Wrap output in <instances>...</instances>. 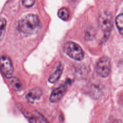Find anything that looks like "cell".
Returning a JSON list of instances; mask_svg holds the SVG:
<instances>
[{"instance_id": "cell-3", "label": "cell", "mask_w": 123, "mask_h": 123, "mask_svg": "<svg viewBox=\"0 0 123 123\" xmlns=\"http://www.w3.org/2000/svg\"><path fill=\"white\" fill-rule=\"evenodd\" d=\"M96 72L101 77H107L110 74L111 70V61L106 56L101 57L98 61L96 66Z\"/></svg>"}, {"instance_id": "cell-9", "label": "cell", "mask_w": 123, "mask_h": 123, "mask_svg": "<svg viewBox=\"0 0 123 123\" xmlns=\"http://www.w3.org/2000/svg\"><path fill=\"white\" fill-rule=\"evenodd\" d=\"M9 82L12 88L16 91H20L23 88L22 84L20 80L16 77L12 76L9 78Z\"/></svg>"}, {"instance_id": "cell-10", "label": "cell", "mask_w": 123, "mask_h": 123, "mask_svg": "<svg viewBox=\"0 0 123 123\" xmlns=\"http://www.w3.org/2000/svg\"><path fill=\"white\" fill-rule=\"evenodd\" d=\"M6 24V20L4 18H0V41L3 39L4 37Z\"/></svg>"}, {"instance_id": "cell-12", "label": "cell", "mask_w": 123, "mask_h": 123, "mask_svg": "<svg viewBox=\"0 0 123 123\" xmlns=\"http://www.w3.org/2000/svg\"><path fill=\"white\" fill-rule=\"evenodd\" d=\"M58 15L59 18L63 20H67L69 17V12L68 10L65 8L60 9L58 12Z\"/></svg>"}, {"instance_id": "cell-1", "label": "cell", "mask_w": 123, "mask_h": 123, "mask_svg": "<svg viewBox=\"0 0 123 123\" xmlns=\"http://www.w3.org/2000/svg\"><path fill=\"white\" fill-rule=\"evenodd\" d=\"M18 27L20 31L25 34H33L38 30L40 21L36 15L27 14L19 21Z\"/></svg>"}, {"instance_id": "cell-8", "label": "cell", "mask_w": 123, "mask_h": 123, "mask_svg": "<svg viewBox=\"0 0 123 123\" xmlns=\"http://www.w3.org/2000/svg\"><path fill=\"white\" fill-rule=\"evenodd\" d=\"M63 71V66L62 64L60 63L56 70L54 72H53L49 77V82L50 83H54L56 82L60 77Z\"/></svg>"}, {"instance_id": "cell-5", "label": "cell", "mask_w": 123, "mask_h": 123, "mask_svg": "<svg viewBox=\"0 0 123 123\" xmlns=\"http://www.w3.org/2000/svg\"><path fill=\"white\" fill-rule=\"evenodd\" d=\"M98 23L100 27L103 31L107 33L111 31L112 27L111 15L106 13H103L99 17Z\"/></svg>"}, {"instance_id": "cell-2", "label": "cell", "mask_w": 123, "mask_h": 123, "mask_svg": "<svg viewBox=\"0 0 123 123\" xmlns=\"http://www.w3.org/2000/svg\"><path fill=\"white\" fill-rule=\"evenodd\" d=\"M63 51L69 57L74 60L81 61L84 59V52L82 49L74 42H66L63 46Z\"/></svg>"}, {"instance_id": "cell-4", "label": "cell", "mask_w": 123, "mask_h": 123, "mask_svg": "<svg viewBox=\"0 0 123 123\" xmlns=\"http://www.w3.org/2000/svg\"><path fill=\"white\" fill-rule=\"evenodd\" d=\"M0 69L3 74L8 78L12 76L13 73V67L10 59L6 56L0 58Z\"/></svg>"}, {"instance_id": "cell-7", "label": "cell", "mask_w": 123, "mask_h": 123, "mask_svg": "<svg viewBox=\"0 0 123 123\" xmlns=\"http://www.w3.org/2000/svg\"><path fill=\"white\" fill-rule=\"evenodd\" d=\"M42 94V91L39 88H33L28 92L26 96V98L28 102L33 103L35 100L39 99Z\"/></svg>"}, {"instance_id": "cell-13", "label": "cell", "mask_w": 123, "mask_h": 123, "mask_svg": "<svg viewBox=\"0 0 123 123\" xmlns=\"http://www.w3.org/2000/svg\"><path fill=\"white\" fill-rule=\"evenodd\" d=\"M22 3L25 7L29 8L34 5L35 3V0H23Z\"/></svg>"}, {"instance_id": "cell-11", "label": "cell", "mask_w": 123, "mask_h": 123, "mask_svg": "<svg viewBox=\"0 0 123 123\" xmlns=\"http://www.w3.org/2000/svg\"><path fill=\"white\" fill-rule=\"evenodd\" d=\"M116 26L120 32V33L122 35L123 33V14H120L116 17L115 19Z\"/></svg>"}, {"instance_id": "cell-6", "label": "cell", "mask_w": 123, "mask_h": 123, "mask_svg": "<svg viewBox=\"0 0 123 123\" xmlns=\"http://www.w3.org/2000/svg\"><path fill=\"white\" fill-rule=\"evenodd\" d=\"M69 82H66L59 87L52 91L49 97V100L52 103L58 102L65 94Z\"/></svg>"}]
</instances>
